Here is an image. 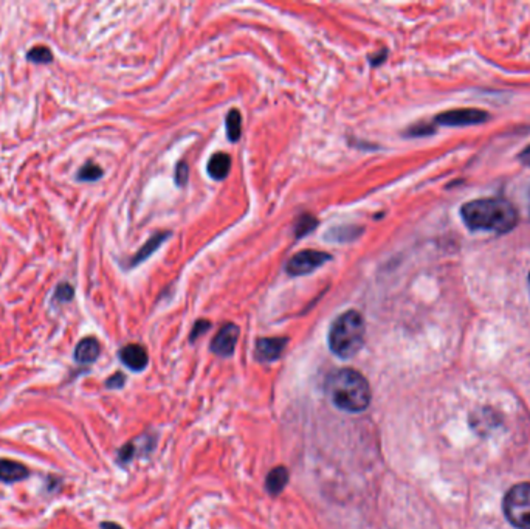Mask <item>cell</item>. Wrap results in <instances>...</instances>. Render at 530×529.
<instances>
[{
    "mask_svg": "<svg viewBox=\"0 0 530 529\" xmlns=\"http://www.w3.org/2000/svg\"><path fill=\"white\" fill-rule=\"evenodd\" d=\"M519 160L527 165V167H530V146H527L524 151L519 154Z\"/></svg>",
    "mask_w": 530,
    "mask_h": 529,
    "instance_id": "obj_24",
    "label": "cell"
},
{
    "mask_svg": "<svg viewBox=\"0 0 530 529\" xmlns=\"http://www.w3.org/2000/svg\"><path fill=\"white\" fill-rule=\"evenodd\" d=\"M227 132H228V138L231 141H237L241 138L242 133V117L239 114V110L233 109L231 112L227 117Z\"/></svg>",
    "mask_w": 530,
    "mask_h": 529,
    "instance_id": "obj_15",
    "label": "cell"
},
{
    "mask_svg": "<svg viewBox=\"0 0 530 529\" xmlns=\"http://www.w3.org/2000/svg\"><path fill=\"white\" fill-rule=\"evenodd\" d=\"M229 168H231V159L224 153L215 154L208 162V174L216 180H224L228 176Z\"/></svg>",
    "mask_w": 530,
    "mask_h": 529,
    "instance_id": "obj_13",
    "label": "cell"
},
{
    "mask_svg": "<svg viewBox=\"0 0 530 529\" xmlns=\"http://www.w3.org/2000/svg\"><path fill=\"white\" fill-rule=\"evenodd\" d=\"M504 514L515 528L530 529V483H519L505 494Z\"/></svg>",
    "mask_w": 530,
    "mask_h": 529,
    "instance_id": "obj_4",
    "label": "cell"
},
{
    "mask_svg": "<svg viewBox=\"0 0 530 529\" xmlns=\"http://www.w3.org/2000/svg\"><path fill=\"white\" fill-rule=\"evenodd\" d=\"M101 528L102 529H123L120 525H116V523H110V522H104V523H101Z\"/></svg>",
    "mask_w": 530,
    "mask_h": 529,
    "instance_id": "obj_25",
    "label": "cell"
},
{
    "mask_svg": "<svg viewBox=\"0 0 530 529\" xmlns=\"http://www.w3.org/2000/svg\"><path fill=\"white\" fill-rule=\"evenodd\" d=\"M287 483H289V470L286 468H282V465H279V468H275L267 475L265 487L268 494L278 495L284 491V487L287 486Z\"/></svg>",
    "mask_w": 530,
    "mask_h": 529,
    "instance_id": "obj_12",
    "label": "cell"
},
{
    "mask_svg": "<svg viewBox=\"0 0 530 529\" xmlns=\"http://www.w3.org/2000/svg\"><path fill=\"white\" fill-rule=\"evenodd\" d=\"M287 338L272 337V338H259L256 343V359L259 362H275L281 357L287 346Z\"/></svg>",
    "mask_w": 530,
    "mask_h": 529,
    "instance_id": "obj_8",
    "label": "cell"
},
{
    "mask_svg": "<svg viewBox=\"0 0 530 529\" xmlns=\"http://www.w3.org/2000/svg\"><path fill=\"white\" fill-rule=\"evenodd\" d=\"M120 359L132 371H143L147 365V352L141 345H126L120 351Z\"/></svg>",
    "mask_w": 530,
    "mask_h": 529,
    "instance_id": "obj_9",
    "label": "cell"
},
{
    "mask_svg": "<svg viewBox=\"0 0 530 529\" xmlns=\"http://www.w3.org/2000/svg\"><path fill=\"white\" fill-rule=\"evenodd\" d=\"M164 239H168V233H162V234H155V236H152V238L149 239V241L145 244L143 249H141V250L138 251V254L132 258L131 267L140 264L141 261H145V259H146L147 256H151V255L154 254V251L157 250V247L160 246V244H162Z\"/></svg>",
    "mask_w": 530,
    "mask_h": 529,
    "instance_id": "obj_14",
    "label": "cell"
},
{
    "mask_svg": "<svg viewBox=\"0 0 530 529\" xmlns=\"http://www.w3.org/2000/svg\"><path fill=\"white\" fill-rule=\"evenodd\" d=\"M27 59L35 62V64H50L53 61V53L49 47L37 45L27 53Z\"/></svg>",
    "mask_w": 530,
    "mask_h": 529,
    "instance_id": "obj_16",
    "label": "cell"
},
{
    "mask_svg": "<svg viewBox=\"0 0 530 529\" xmlns=\"http://www.w3.org/2000/svg\"><path fill=\"white\" fill-rule=\"evenodd\" d=\"M465 224L473 230L507 233L518 224V213L504 199H478L465 203L461 210Z\"/></svg>",
    "mask_w": 530,
    "mask_h": 529,
    "instance_id": "obj_2",
    "label": "cell"
},
{
    "mask_svg": "<svg viewBox=\"0 0 530 529\" xmlns=\"http://www.w3.org/2000/svg\"><path fill=\"white\" fill-rule=\"evenodd\" d=\"M365 343V320L357 311H347L332 323L329 348L342 359H351Z\"/></svg>",
    "mask_w": 530,
    "mask_h": 529,
    "instance_id": "obj_3",
    "label": "cell"
},
{
    "mask_svg": "<svg viewBox=\"0 0 530 529\" xmlns=\"http://www.w3.org/2000/svg\"><path fill=\"white\" fill-rule=\"evenodd\" d=\"M188 174H189V168L185 162H181L177 165L176 168V184L179 186H183L188 182Z\"/></svg>",
    "mask_w": 530,
    "mask_h": 529,
    "instance_id": "obj_21",
    "label": "cell"
},
{
    "mask_svg": "<svg viewBox=\"0 0 530 529\" xmlns=\"http://www.w3.org/2000/svg\"><path fill=\"white\" fill-rule=\"evenodd\" d=\"M330 259V255L318 250H303L296 254L286 266V271L291 276L308 275L311 272L320 268Z\"/></svg>",
    "mask_w": 530,
    "mask_h": 529,
    "instance_id": "obj_5",
    "label": "cell"
},
{
    "mask_svg": "<svg viewBox=\"0 0 530 529\" xmlns=\"http://www.w3.org/2000/svg\"><path fill=\"white\" fill-rule=\"evenodd\" d=\"M237 338H239V328L233 323H228V325L220 328L215 340L211 342V351L220 355V357H228L236 348Z\"/></svg>",
    "mask_w": 530,
    "mask_h": 529,
    "instance_id": "obj_7",
    "label": "cell"
},
{
    "mask_svg": "<svg viewBox=\"0 0 530 529\" xmlns=\"http://www.w3.org/2000/svg\"><path fill=\"white\" fill-rule=\"evenodd\" d=\"M124 382H126V377H124V374H121V373H116V374L110 376V377L107 379L106 386H107V388L118 390V388H123Z\"/></svg>",
    "mask_w": 530,
    "mask_h": 529,
    "instance_id": "obj_22",
    "label": "cell"
},
{
    "mask_svg": "<svg viewBox=\"0 0 530 529\" xmlns=\"http://www.w3.org/2000/svg\"><path fill=\"white\" fill-rule=\"evenodd\" d=\"M100 352H101V346L97 338L87 337V338H83V340L76 345L75 360L78 363H83V365H87V363H93L95 360H97Z\"/></svg>",
    "mask_w": 530,
    "mask_h": 529,
    "instance_id": "obj_11",
    "label": "cell"
},
{
    "mask_svg": "<svg viewBox=\"0 0 530 529\" xmlns=\"http://www.w3.org/2000/svg\"><path fill=\"white\" fill-rule=\"evenodd\" d=\"M210 328V323L208 321H197L195 326H194V331L191 333V340H195L197 337H199L202 333H205Z\"/></svg>",
    "mask_w": 530,
    "mask_h": 529,
    "instance_id": "obj_23",
    "label": "cell"
},
{
    "mask_svg": "<svg viewBox=\"0 0 530 529\" xmlns=\"http://www.w3.org/2000/svg\"><path fill=\"white\" fill-rule=\"evenodd\" d=\"M488 120V115L484 110L479 109H457L448 110L436 117V123L444 126H466V124H479Z\"/></svg>",
    "mask_w": 530,
    "mask_h": 529,
    "instance_id": "obj_6",
    "label": "cell"
},
{
    "mask_svg": "<svg viewBox=\"0 0 530 529\" xmlns=\"http://www.w3.org/2000/svg\"><path fill=\"white\" fill-rule=\"evenodd\" d=\"M315 227H316V220L312 216H303L296 224V236L298 238H301V236L311 233Z\"/></svg>",
    "mask_w": 530,
    "mask_h": 529,
    "instance_id": "obj_20",
    "label": "cell"
},
{
    "mask_svg": "<svg viewBox=\"0 0 530 529\" xmlns=\"http://www.w3.org/2000/svg\"><path fill=\"white\" fill-rule=\"evenodd\" d=\"M28 475L30 470L23 464L0 458V481H4V483H18V481L28 478Z\"/></svg>",
    "mask_w": 530,
    "mask_h": 529,
    "instance_id": "obj_10",
    "label": "cell"
},
{
    "mask_svg": "<svg viewBox=\"0 0 530 529\" xmlns=\"http://www.w3.org/2000/svg\"><path fill=\"white\" fill-rule=\"evenodd\" d=\"M355 230H360V228H354V227H342V228H334V230H332L329 234H326V238L327 239H334V238H337V236H339V234H343L342 236V238H339V241H349V239H352V238H357V234H355L354 232Z\"/></svg>",
    "mask_w": 530,
    "mask_h": 529,
    "instance_id": "obj_19",
    "label": "cell"
},
{
    "mask_svg": "<svg viewBox=\"0 0 530 529\" xmlns=\"http://www.w3.org/2000/svg\"><path fill=\"white\" fill-rule=\"evenodd\" d=\"M78 180L83 182H95L102 177V170L95 163H85L84 167L78 171Z\"/></svg>",
    "mask_w": 530,
    "mask_h": 529,
    "instance_id": "obj_17",
    "label": "cell"
},
{
    "mask_svg": "<svg viewBox=\"0 0 530 529\" xmlns=\"http://www.w3.org/2000/svg\"><path fill=\"white\" fill-rule=\"evenodd\" d=\"M326 391L332 404L347 413H361L371 404V386L357 369L343 368L330 373Z\"/></svg>",
    "mask_w": 530,
    "mask_h": 529,
    "instance_id": "obj_1",
    "label": "cell"
},
{
    "mask_svg": "<svg viewBox=\"0 0 530 529\" xmlns=\"http://www.w3.org/2000/svg\"><path fill=\"white\" fill-rule=\"evenodd\" d=\"M73 295H75L73 287L70 286L68 283H61V284H58L56 290H54V302L68 303L73 299Z\"/></svg>",
    "mask_w": 530,
    "mask_h": 529,
    "instance_id": "obj_18",
    "label": "cell"
}]
</instances>
